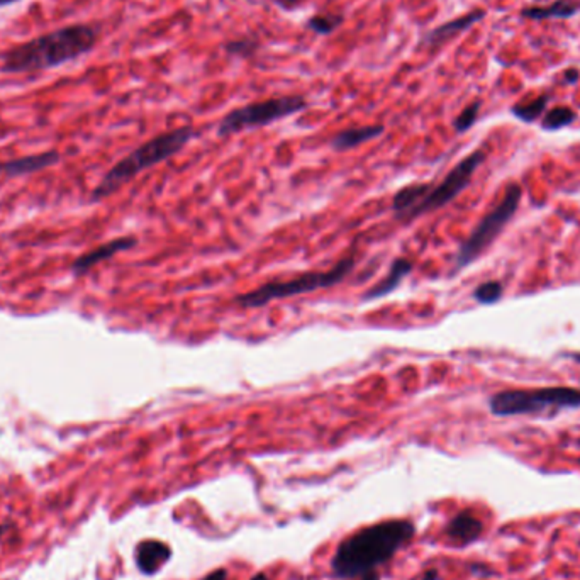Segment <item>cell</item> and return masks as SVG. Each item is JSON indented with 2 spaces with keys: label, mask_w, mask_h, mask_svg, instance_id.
<instances>
[{
  "label": "cell",
  "mask_w": 580,
  "mask_h": 580,
  "mask_svg": "<svg viewBox=\"0 0 580 580\" xmlns=\"http://www.w3.org/2000/svg\"><path fill=\"white\" fill-rule=\"evenodd\" d=\"M575 118H577V114H575L574 109H570V107H565V106H558L548 112V114L545 115V119H543L542 126H543V129H546V131H555L563 126H569V124L575 121Z\"/></svg>",
  "instance_id": "19"
},
{
  "label": "cell",
  "mask_w": 580,
  "mask_h": 580,
  "mask_svg": "<svg viewBox=\"0 0 580 580\" xmlns=\"http://www.w3.org/2000/svg\"><path fill=\"white\" fill-rule=\"evenodd\" d=\"M99 27L70 24L12 46L2 55L0 70L6 73H31L50 70L87 55L97 45Z\"/></svg>",
  "instance_id": "1"
},
{
  "label": "cell",
  "mask_w": 580,
  "mask_h": 580,
  "mask_svg": "<svg viewBox=\"0 0 580 580\" xmlns=\"http://www.w3.org/2000/svg\"><path fill=\"white\" fill-rule=\"evenodd\" d=\"M386 127L382 124H374V126H363V127H351V129L341 131L331 139V146L334 148L336 151H346L353 150L363 143L372 141V139L379 138L380 134H383Z\"/></svg>",
  "instance_id": "14"
},
{
  "label": "cell",
  "mask_w": 580,
  "mask_h": 580,
  "mask_svg": "<svg viewBox=\"0 0 580 580\" xmlns=\"http://www.w3.org/2000/svg\"><path fill=\"white\" fill-rule=\"evenodd\" d=\"M251 580H268V577L265 574H258V575H255V577Z\"/></svg>",
  "instance_id": "30"
},
{
  "label": "cell",
  "mask_w": 580,
  "mask_h": 580,
  "mask_svg": "<svg viewBox=\"0 0 580 580\" xmlns=\"http://www.w3.org/2000/svg\"><path fill=\"white\" fill-rule=\"evenodd\" d=\"M277 2L283 9H294V7H297L301 3V0H277Z\"/></svg>",
  "instance_id": "26"
},
{
  "label": "cell",
  "mask_w": 580,
  "mask_h": 580,
  "mask_svg": "<svg viewBox=\"0 0 580 580\" xmlns=\"http://www.w3.org/2000/svg\"><path fill=\"white\" fill-rule=\"evenodd\" d=\"M482 533V523L469 511H463L455 516L446 526V535L460 543H470L477 539Z\"/></svg>",
  "instance_id": "16"
},
{
  "label": "cell",
  "mask_w": 580,
  "mask_h": 580,
  "mask_svg": "<svg viewBox=\"0 0 580 580\" xmlns=\"http://www.w3.org/2000/svg\"><path fill=\"white\" fill-rule=\"evenodd\" d=\"M483 160H486V153L483 151H474L469 157H465L462 162L457 163L441 182L438 185H431L430 192L424 195V199L418 206L414 207L413 211L407 212L404 215L402 221H413V219L419 218V215L430 214V212H434L441 207H445L446 204H450L453 199H457L467 187L470 185V180L474 177V174L477 171V168L482 165Z\"/></svg>",
  "instance_id": "8"
},
{
  "label": "cell",
  "mask_w": 580,
  "mask_h": 580,
  "mask_svg": "<svg viewBox=\"0 0 580 580\" xmlns=\"http://www.w3.org/2000/svg\"><path fill=\"white\" fill-rule=\"evenodd\" d=\"M257 48H258V43L255 41V39H238V41H233V43H229V45H226V50L229 51V53L245 55V56L253 55Z\"/></svg>",
  "instance_id": "23"
},
{
  "label": "cell",
  "mask_w": 580,
  "mask_h": 580,
  "mask_svg": "<svg viewBox=\"0 0 580 580\" xmlns=\"http://www.w3.org/2000/svg\"><path fill=\"white\" fill-rule=\"evenodd\" d=\"M483 17H486V10L477 9V10L470 12V14L462 15V17L453 19V21L445 22L443 26L436 27V29L431 31V33H427L426 36H424V45H426L427 48H431V50H434V48L445 45L446 41L453 39L455 36H458L460 33H463V31H467L470 26H474L475 22H479L480 19H483Z\"/></svg>",
  "instance_id": "11"
},
{
  "label": "cell",
  "mask_w": 580,
  "mask_h": 580,
  "mask_svg": "<svg viewBox=\"0 0 580 580\" xmlns=\"http://www.w3.org/2000/svg\"><path fill=\"white\" fill-rule=\"evenodd\" d=\"M17 2H21V0H0V7L12 6V3H17Z\"/></svg>",
  "instance_id": "29"
},
{
  "label": "cell",
  "mask_w": 580,
  "mask_h": 580,
  "mask_svg": "<svg viewBox=\"0 0 580 580\" xmlns=\"http://www.w3.org/2000/svg\"><path fill=\"white\" fill-rule=\"evenodd\" d=\"M413 271V262L407 258H395L387 271V275L380 282L370 287L369 290L363 294V301H375V299L386 297L397 289L402 283V280Z\"/></svg>",
  "instance_id": "13"
},
{
  "label": "cell",
  "mask_w": 580,
  "mask_h": 580,
  "mask_svg": "<svg viewBox=\"0 0 580 580\" xmlns=\"http://www.w3.org/2000/svg\"><path fill=\"white\" fill-rule=\"evenodd\" d=\"M355 268V257H348L324 271H307L290 280H271L263 283L258 289L241 294L236 299V304L245 309H258L271 301L297 297L302 294H311L319 289H327L341 283Z\"/></svg>",
  "instance_id": "4"
},
{
  "label": "cell",
  "mask_w": 580,
  "mask_h": 580,
  "mask_svg": "<svg viewBox=\"0 0 580 580\" xmlns=\"http://www.w3.org/2000/svg\"><path fill=\"white\" fill-rule=\"evenodd\" d=\"M502 295V285L495 280H489V282H483L475 289L474 297L475 301L480 304H494L501 299Z\"/></svg>",
  "instance_id": "21"
},
{
  "label": "cell",
  "mask_w": 580,
  "mask_h": 580,
  "mask_svg": "<svg viewBox=\"0 0 580 580\" xmlns=\"http://www.w3.org/2000/svg\"><path fill=\"white\" fill-rule=\"evenodd\" d=\"M136 243H138V239L133 238V236H122V238L111 239V241L104 243V245L94 248V250L87 251L82 257H78L73 262V265H71V270L77 275L85 274V271H89L90 268H94L95 265H99L104 260H109L114 257V255L131 250V248L136 246Z\"/></svg>",
  "instance_id": "9"
},
{
  "label": "cell",
  "mask_w": 580,
  "mask_h": 580,
  "mask_svg": "<svg viewBox=\"0 0 580 580\" xmlns=\"http://www.w3.org/2000/svg\"><path fill=\"white\" fill-rule=\"evenodd\" d=\"M202 580H227V572L224 569H218L214 572H211L207 577H204Z\"/></svg>",
  "instance_id": "24"
},
{
  "label": "cell",
  "mask_w": 580,
  "mask_h": 580,
  "mask_svg": "<svg viewBox=\"0 0 580 580\" xmlns=\"http://www.w3.org/2000/svg\"><path fill=\"white\" fill-rule=\"evenodd\" d=\"M580 10V3L572 2V0H557L555 3L546 7H528L523 10V15L535 21L542 19H567L575 15Z\"/></svg>",
  "instance_id": "17"
},
{
  "label": "cell",
  "mask_w": 580,
  "mask_h": 580,
  "mask_svg": "<svg viewBox=\"0 0 580 580\" xmlns=\"http://www.w3.org/2000/svg\"><path fill=\"white\" fill-rule=\"evenodd\" d=\"M492 414L521 416L543 413L548 407H580V389L575 387H542L497 392L489 401Z\"/></svg>",
  "instance_id": "5"
},
{
  "label": "cell",
  "mask_w": 580,
  "mask_h": 580,
  "mask_svg": "<svg viewBox=\"0 0 580 580\" xmlns=\"http://www.w3.org/2000/svg\"><path fill=\"white\" fill-rule=\"evenodd\" d=\"M572 358H574L577 363H580V353H574L572 355Z\"/></svg>",
  "instance_id": "31"
},
{
  "label": "cell",
  "mask_w": 580,
  "mask_h": 580,
  "mask_svg": "<svg viewBox=\"0 0 580 580\" xmlns=\"http://www.w3.org/2000/svg\"><path fill=\"white\" fill-rule=\"evenodd\" d=\"M341 22H343L341 14H318V15H314L313 19H309L307 26H309V29H313L314 33L326 36V34L333 33L334 29H338V27L341 26Z\"/></svg>",
  "instance_id": "20"
},
{
  "label": "cell",
  "mask_w": 580,
  "mask_h": 580,
  "mask_svg": "<svg viewBox=\"0 0 580 580\" xmlns=\"http://www.w3.org/2000/svg\"><path fill=\"white\" fill-rule=\"evenodd\" d=\"M6 530H7V526H0V538H2V535L6 533Z\"/></svg>",
  "instance_id": "32"
},
{
  "label": "cell",
  "mask_w": 580,
  "mask_h": 580,
  "mask_svg": "<svg viewBox=\"0 0 580 580\" xmlns=\"http://www.w3.org/2000/svg\"><path fill=\"white\" fill-rule=\"evenodd\" d=\"M579 77H580V73H579V70H575V68H570V70H567L565 71V78H567V82H570V83H575L579 80Z\"/></svg>",
  "instance_id": "25"
},
{
  "label": "cell",
  "mask_w": 580,
  "mask_h": 580,
  "mask_svg": "<svg viewBox=\"0 0 580 580\" xmlns=\"http://www.w3.org/2000/svg\"><path fill=\"white\" fill-rule=\"evenodd\" d=\"M436 577H438V572H436V570H430L426 575H424L423 580H436Z\"/></svg>",
  "instance_id": "27"
},
{
  "label": "cell",
  "mask_w": 580,
  "mask_h": 580,
  "mask_svg": "<svg viewBox=\"0 0 580 580\" xmlns=\"http://www.w3.org/2000/svg\"><path fill=\"white\" fill-rule=\"evenodd\" d=\"M58 162V151H45V153L6 160V162H0V175H6V177H22V175H31L36 174V171L45 170V168L53 167Z\"/></svg>",
  "instance_id": "10"
},
{
  "label": "cell",
  "mask_w": 580,
  "mask_h": 580,
  "mask_svg": "<svg viewBox=\"0 0 580 580\" xmlns=\"http://www.w3.org/2000/svg\"><path fill=\"white\" fill-rule=\"evenodd\" d=\"M194 136L195 131L192 129L190 126H185L170 131V133H163L157 136V138L150 139V141L143 143L141 146H138L134 151H131L127 157L119 160V162L104 175L101 183L95 187L92 197H94L95 201L109 197L115 190L121 189L124 183H127L129 180L138 177L141 171H145L148 168L158 165V163L165 162V160L177 155Z\"/></svg>",
  "instance_id": "3"
},
{
  "label": "cell",
  "mask_w": 580,
  "mask_h": 580,
  "mask_svg": "<svg viewBox=\"0 0 580 580\" xmlns=\"http://www.w3.org/2000/svg\"><path fill=\"white\" fill-rule=\"evenodd\" d=\"M362 580H379V574L377 572H372V574H367L363 575V577H360Z\"/></svg>",
  "instance_id": "28"
},
{
  "label": "cell",
  "mask_w": 580,
  "mask_h": 580,
  "mask_svg": "<svg viewBox=\"0 0 580 580\" xmlns=\"http://www.w3.org/2000/svg\"><path fill=\"white\" fill-rule=\"evenodd\" d=\"M548 101H550V95H539V97L533 99L530 102L518 104V106L513 107V114L516 118H519L525 122H533L539 115L543 114V111L546 109Z\"/></svg>",
  "instance_id": "18"
},
{
  "label": "cell",
  "mask_w": 580,
  "mask_h": 580,
  "mask_svg": "<svg viewBox=\"0 0 580 580\" xmlns=\"http://www.w3.org/2000/svg\"><path fill=\"white\" fill-rule=\"evenodd\" d=\"M413 536L414 525L404 519L363 528L338 546L331 562L333 574L350 580L377 572V567L389 562Z\"/></svg>",
  "instance_id": "2"
},
{
  "label": "cell",
  "mask_w": 580,
  "mask_h": 580,
  "mask_svg": "<svg viewBox=\"0 0 580 580\" xmlns=\"http://www.w3.org/2000/svg\"><path fill=\"white\" fill-rule=\"evenodd\" d=\"M430 183L424 182L409 183V185L402 187V189L394 195V199H392L390 209L395 214V218L404 219V215H406L407 212L413 211L414 207L423 201L424 195L430 192Z\"/></svg>",
  "instance_id": "15"
},
{
  "label": "cell",
  "mask_w": 580,
  "mask_h": 580,
  "mask_svg": "<svg viewBox=\"0 0 580 580\" xmlns=\"http://www.w3.org/2000/svg\"><path fill=\"white\" fill-rule=\"evenodd\" d=\"M171 550L158 539H146L136 548V565L145 575H153L170 560Z\"/></svg>",
  "instance_id": "12"
},
{
  "label": "cell",
  "mask_w": 580,
  "mask_h": 580,
  "mask_svg": "<svg viewBox=\"0 0 580 580\" xmlns=\"http://www.w3.org/2000/svg\"><path fill=\"white\" fill-rule=\"evenodd\" d=\"M479 112H480V101H475V102H472L470 106H467L465 109L460 112L458 118L455 119V122H453L455 131H457V133H465V131H469L470 127L474 126V122L477 121Z\"/></svg>",
  "instance_id": "22"
},
{
  "label": "cell",
  "mask_w": 580,
  "mask_h": 580,
  "mask_svg": "<svg viewBox=\"0 0 580 580\" xmlns=\"http://www.w3.org/2000/svg\"><path fill=\"white\" fill-rule=\"evenodd\" d=\"M307 107V101L301 95H290V97L268 99V101L248 104L245 107L231 111L222 119L218 127L219 136H229L241 133L245 129L268 126V124L280 121L283 118L297 114Z\"/></svg>",
  "instance_id": "7"
},
{
  "label": "cell",
  "mask_w": 580,
  "mask_h": 580,
  "mask_svg": "<svg viewBox=\"0 0 580 580\" xmlns=\"http://www.w3.org/2000/svg\"><path fill=\"white\" fill-rule=\"evenodd\" d=\"M523 197V189L519 183H511L504 192L502 201L492 209L489 214L482 218V221L477 224L474 231H472L469 238L462 243L458 248L457 258H455V267L465 268L469 267L475 258H479L487 246L497 238L499 233L504 229L507 221L514 215L518 211L519 202Z\"/></svg>",
  "instance_id": "6"
}]
</instances>
